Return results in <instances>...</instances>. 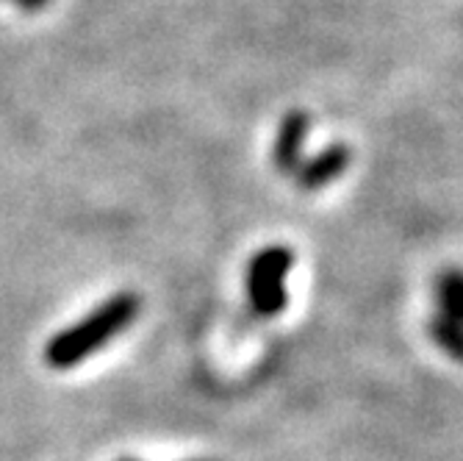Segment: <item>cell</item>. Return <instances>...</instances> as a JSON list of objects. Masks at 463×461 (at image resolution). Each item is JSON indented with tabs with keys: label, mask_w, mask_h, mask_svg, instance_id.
I'll return each mask as SVG.
<instances>
[{
	"label": "cell",
	"mask_w": 463,
	"mask_h": 461,
	"mask_svg": "<svg viewBox=\"0 0 463 461\" xmlns=\"http://www.w3.org/2000/svg\"><path fill=\"white\" fill-rule=\"evenodd\" d=\"M350 167V150L345 148V145H333V148H327L322 156H317L314 161H308L303 170L298 173V184L303 187V189H322V187H327L330 181H335L339 178L345 170Z\"/></svg>",
	"instance_id": "cell-5"
},
{
	"label": "cell",
	"mask_w": 463,
	"mask_h": 461,
	"mask_svg": "<svg viewBox=\"0 0 463 461\" xmlns=\"http://www.w3.org/2000/svg\"><path fill=\"white\" fill-rule=\"evenodd\" d=\"M142 312V298L134 292H117L87 317H80L75 325L59 331L45 345V364L53 370H72L83 364L90 356L103 351L111 340L128 328Z\"/></svg>",
	"instance_id": "cell-1"
},
{
	"label": "cell",
	"mask_w": 463,
	"mask_h": 461,
	"mask_svg": "<svg viewBox=\"0 0 463 461\" xmlns=\"http://www.w3.org/2000/svg\"><path fill=\"white\" fill-rule=\"evenodd\" d=\"M294 267V250L286 245H269L250 259L244 273L247 301L256 317H278L288 306L286 281Z\"/></svg>",
	"instance_id": "cell-2"
},
{
	"label": "cell",
	"mask_w": 463,
	"mask_h": 461,
	"mask_svg": "<svg viewBox=\"0 0 463 461\" xmlns=\"http://www.w3.org/2000/svg\"><path fill=\"white\" fill-rule=\"evenodd\" d=\"M51 4V0H17V6L23 12H39V9H45Z\"/></svg>",
	"instance_id": "cell-6"
},
{
	"label": "cell",
	"mask_w": 463,
	"mask_h": 461,
	"mask_svg": "<svg viewBox=\"0 0 463 461\" xmlns=\"http://www.w3.org/2000/svg\"><path fill=\"white\" fill-rule=\"evenodd\" d=\"M433 342L463 361V270L452 267L436 281V312L430 320Z\"/></svg>",
	"instance_id": "cell-3"
},
{
	"label": "cell",
	"mask_w": 463,
	"mask_h": 461,
	"mask_svg": "<svg viewBox=\"0 0 463 461\" xmlns=\"http://www.w3.org/2000/svg\"><path fill=\"white\" fill-rule=\"evenodd\" d=\"M308 114L306 111H291L283 125H280V131H278V139H275V164H278V170L291 176L294 173V167L300 164V150L306 145V134H308Z\"/></svg>",
	"instance_id": "cell-4"
}]
</instances>
